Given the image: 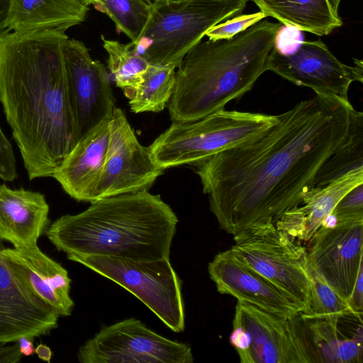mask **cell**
<instances>
[{
	"label": "cell",
	"instance_id": "6da1fadb",
	"mask_svg": "<svg viewBox=\"0 0 363 363\" xmlns=\"http://www.w3.org/2000/svg\"><path fill=\"white\" fill-rule=\"evenodd\" d=\"M354 109L349 100L315 94L257 137L196 164L220 228L235 236L275 224L300 206L322 164L347 139Z\"/></svg>",
	"mask_w": 363,
	"mask_h": 363
},
{
	"label": "cell",
	"instance_id": "7a4b0ae2",
	"mask_svg": "<svg viewBox=\"0 0 363 363\" xmlns=\"http://www.w3.org/2000/svg\"><path fill=\"white\" fill-rule=\"evenodd\" d=\"M65 31L0 38V101L30 180L52 177L77 143L62 55Z\"/></svg>",
	"mask_w": 363,
	"mask_h": 363
},
{
	"label": "cell",
	"instance_id": "3957f363",
	"mask_svg": "<svg viewBox=\"0 0 363 363\" xmlns=\"http://www.w3.org/2000/svg\"><path fill=\"white\" fill-rule=\"evenodd\" d=\"M178 218L148 191L104 198L74 215L56 219L45 232L68 256H108L132 260L169 257Z\"/></svg>",
	"mask_w": 363,
	"mask_h": 363
},
{
	"label": "cell",
	"instance_id": "277c9868",
	"mask_svg": "<svg viewBox=\"0 0 363 363\" xmlns=\"http://www.w3.org/2000/svg\"><path fill=\"white\" fill-rule=\"evenodd\" d=\"M281 23L260 21L235 36L201 41L177 67L167 108L172 122L200 119L240 99L267 71Z\"/></svg>",
	"mask_w": 363,
	"mask_h": 363
},
{
	"label": "cell",
	"instance_id": "5b68a950",
	"mask_svg": "<svg viewBox=\"0 0 363 363\" xmlns=\"http://www.w3.org/2000/svg\"><path fill=\"white\" fill-rule=\"evenodd\" d=\"M277 119V115L223 109L196 121L172 122L148 149L155 164L164 170L196 166L257 137Z\"/></svg>",
	"mask_w": 363,
	"mask_h": 363
},
{
	"label": "cell",
	"instance_id": "8992f818",
	"mask_svg": "<svg viewBox=\"0 0 363 363\" xmlns=\"http://www.w3.org/2000/svg\"><path fill=\"white\" fill-rule=\"evenodd\" d=\"M248 0L153 1L150 21L132 44L151 65L177 67L187 52L216 24L238 15Z\"/></svg>",
	"mask_w": 363,
	"mask_h": 363
},
{
	"label": "cell",
	"instance_id": "52a82bcc",
	"mask_svg": "<svg viewBox=\"0 0 363 363\" xmlns=\"http://www.w3.org/2000/svg\"><path fill=\"white\" fill-rule=\"evenodd\" d=\"M233 238L232 253L306 313L310 303L306 248L271 222L252 225Z\"/></svg>",
	"mask_w": 363,
	"mask_h": 363
},
{
	"label": "cell",
	"instance_id": "ba28073f",
	"mask_svg": "<svg viewBox=\"0 0 363 363\" xmlns=\"http://www.w3.org/2000/svg\"><path fill=\"white\" fill-rule=\"evenodd\" d=\"M242 363L315 362L307 323L237 302L230 336Z\"/></svg>",
	"mask_w": 363,
	"mask_h": 363
},
{
	"label": "cell",
	"instance_id": "9c48e42d",
	"mask_svg": "<svg viewBox=\"0 0 363 363\" xmlns=\"http://www.w3.org/2000/svg\"><path fill=\"white\" fill-rule=\"evenodd\" d=\"M67 257L130 292L172 331H184L185 313L181 280L169 257L155 260L94 255Z\"/></svg>",
	"mask_w": 363,
	"mask_h": 363
},
{
	"label": "cell",
	"instance_id": "30bf717a",
	"mask_svg": "<svg viewBox=\"0 0 363 363\" xmlns=\"http://www.w3.org/2000/svg\"><path fill=\"white\" fill-rule=\"evenodd\" d=\"M82 363H192L191 347L126 318L102 328L77 352Z\"/></svg>",
	"mask_w": 363,
	"mask_h": 363
},
{
	"label": "cell",
	"instance_id": "8fae6325",
	"mask_svg": "<svg viewBox=\"0 0 363 363\" xmlns=\"http://www.w3.org/2000/svg\"><path fill=\"white\" fill-rule=\"evenodd\" d=\"M62 55L78 143L112 117L116 99L106 68L83 42L67 38Z\"/></svg>",
	"mask_w": 363,
	"mask_h": 363
},
{
	"label": "cell",
	"instance_id": "7c38bea8",
	"mask_svg": "<svg viewBox=\"0 0 363 363\" xmlns=\"http://www.w3.org/2000/svg\"><path fill=\"white\" fill-rule=\"evenodd\" d=\"M164 171L152 160L148 147L139 143L123 111L115 107L105 162L91 203L148 191Z\"/></svg>",
	"mask_w": 363,
	"mask_h": 363
},
{
	"label": "cell",
	"instance_id": "4fadbf2b",
	"mask_svg": "<svg viewBox=\"0 0 363 363\" xmlns=\"http://www.w3.org/2000/svg\"><path fill=\"white\" fill-rule=\"evenodd\" d=\"M272 71L296 86L311 89L315 94L348 100L350 84L362 83V61L354 59V66L341 62L320 40L301 43L294 52H280L275 46L268 62Z\"/></svg>",
	"mask_w": 363,
	"mask_h": 363
},
{
	"label": "cell",
	"instance_id": "5bb4252c",
	"mask_svg": "<svg viewBox=\"0 0 363 363\" xmlns=\"http://www.w3.org/2000/svg\"><path fill=\"white\" fill-rule=\"evenodd\" d=\"M308 242L309 261L347 301L363 267V221L323 224Z\"/></svg>",
	"mask_w": 363,
	"mask_h": 363
},
{
	"label": "cell",
	"instance_id": "9a60e30c",
	"mask_svg": "<svg viewBox=\"0 0 363 363\" xmlns=\"http://www.w3.org/2000/svg\"><path fill=\"white\" fill-rule=\"evenodd\" d=\"M0 255L26 289L48 305L59 316L72 314L74 303L70 296L68 272L37 244L0 250Z\"/></svg>",
	"mask_w": 363,
	"mask_h": 363
},
{
	"label": "cell",
	"instance_id": "2e32d148",
	"mask_svg": "<svg viewBox=\"0 0 363 363\" xmlns=\"http://www.w3.org/2000/svg\"><path fill=\"white\" fill-rule=\"evenodd\" d=\"M0 240V250L4 247ZM59 315L28 291L0 255V344L48 335L57 328Z\"/></svg>",
	"mask_w": 363,
	"mask_h": 363
},
{
	"label": "cell",
	"instance_id": "e0dca14e",
	"mask_svg": "<svg viewBox=\"0 0 363 363\" xmlns=\"http://www.w3.org/2000/svg\"><path fill=\"white\" fill-rule=\"evenodd\" d=\"M208 272L217 291L275 315L293 318L301 313L297 306L260 274L230 251L218 253Z\"/></svg>",
	"mask_w": 363,
	"mask_h": 363
},
{
	"label": "cell",
	"instance_id": "ac0fdd59",
	"mask_svg": "<svg viewBox=\"0 0 363 363\" xmlns=\"http://www.w3.org/2000/svg\"><path fill=\"white\" fill-rule=\"evenodd\" d=\"M111 118L79 140L52 175L63 190L77 201H92L108 151Z\"/></svg>",
	"mask_w": 363,
	"mask_h": 363
},
{
	"label": "cell",
	"instance_id": "d6986e66",
	"mask_svg": "<svg viewBox=\"0 0 363 363\" xmlns=\"http://www.w3.org/2000/svg\"><path fill=\"white\" fill-rule=\"evenodd\" d=\"M361 184L363 167L351 170L324 186L313 187L304 194L301 204L286 212L275 225L293 239L308 242L338 202Z\"/></svg>",
	"mask_w": 363,
	"mask_h": 363
},
{
	"label": "cell",
	"instance_id": "ffe728a7",
	"mask_svg": "<svg viewBox=\"0 0 363 363\" xmlns=\"http://www.w3.org/2000/svg\"><path fill=\"white\" fill-rule=\"evenodd\" d=\"M45 195L0 185V240L14 247L37 244L50 223Z\"/></svg>",
	"mask_w": 363,
	"mask_h": 363
},
{
	"label": "cell",
	"instance_id": "44dd1931",
	"mask_svg": "<svg viewBox=\"0 0 363 363\" xmlns=\"http://www.w3.org/2000/svg\"><path fill=\"white\" fill-rule=\"evenodd\" d=\"M91 0H10L11 32L67 29L86 19Z\"/></svg>",
	"mask_w": 363,
	"mask_h": 363
},
{
	"label": "cell",
	"instance_id": "7402d4cb",
	"mask_svg": "<svg viewBox=\"0 0 363 363\" xmlns=\"http://www.w3.org/2000/svg\"><path fill=\"white\" fill-rule=\"evenodd\" d=\"M266 17L316 35H328L342 26L328 0H251Z\"/></svg>",
	"mask_w": 363,
	"mask_h": 363
},
{
	"label": "cell",
	"instance_id": "603a6c76",
	"mask_svg": "<svg viewBox=\"0 0 363 363\" xmlns=\"http://www.w3.org/2000/svg\"><path fill=\"white\" fill-rule=\"evenodd\" d=\"M305 318L315 362H362V337L340 339L337 329L333 328L328 323L318 319Z\"/></svg>",
	"mask_w": 363,
	"mask_h": 363
},
{
	"label": "cell",
	"instance_id": "cb8c5ba5",
	"mask_svg": "<svg viewBox=\"0 0 363 363\" xmlns=\"http://www.w3.org/2000/svg\"><path fill=\"white\" fill-rule=\"evenodd\" d=\"M363 167V113L353 110L346 141L324 162L313 187L324 186L357 168Z\"/></svg>",
	"mask_w": 363,
	"mask_h": 363
},
{
	"label": "cell",
	"instance_id": "d4e9b609",
	"mask_svg": "<svg viewBox=\"0 0 363 363\" xmlns=\"http://www.w3.org/2000/svg\"><path fill=\"white\" fill-rule=\"evenodd\" d=\"M103 48L108 55L107 65L118 87L129 99L143 80L151 64L134 49L129 43L123 44L118 40L101 36Z\"/></svg>",
	"mask_w": 363,
	"mask_h": 363
},
{
	"label": "cell",
	"instance_id": "484cf974",
	"mask_svg": "<svg viewBox=\"0 0 363 363\" xmlns=\"http://www.w3.org/2000/svg\"><path fill=\"white\" fill-rule=\"evenodd\" d=\"M177 67L150 65L143 80L129 99L132 112H160L167 106L175 83Z\"/></svg>",
	"mask_w": 363,
	"mask_h": 363
},
{
	"label": "cell",
	"instance_id": "4316f807",
	"mask_svg": "<svg viewBox=\"0 0 363 363\" xmlns=\"http://www.w3.org/2000/svg\"><path fill=\"white\" fill-rule=\"evenodd\" d=\"M307 272L310 283V303L308 311L301 315L306 318L321 320L337 329L342 318L354 315L349 303L324 279L308 258Z\"/></svg>",
	"mask_w": 363,
	"mask_h": 363
},
{
	"label": "cell",
	"instance_id": "83f0119b",
	"mask_svg": "<svg viewBox=\"0 0 363 363\" xmlns=\"http://www.w3.org/2000/svg\"><path fill=\"white\" fill-rule=\"evenodd\" d=\"M152 9V0H104L98 11L107 15L116 30L135 44L149 22Z\"/></svg>",
	"mask_w": 363,
	"mask_h": 363
},
{
	"label": "cell",
	"instance_id": "f1b7e54d",
	"mask_svg": "<svg viewBox=\"0 0 363 363\" xmlns=\"http://www.w3.org/2000/svg\"><path fill=\"white\" fill-rule=\"evenodd\" d=\"M327 220L333 222L323 224L363 221V184L348 192L338 202Z\"/></svg>",
	"mask_w": 363,
	"mask_h": 363
},
{
	"label": "cell",
	"instance_id": "f546056e",
	"mask_svg": "<svg viewBox=\"0 0 363 363\" xmlns=\"http://www.w3.org/2000/svg\"><path fill=\"white\" fill-rule=\"evenodd\" d=\"M265 18L261 11L236 15L211 28L206 35L211 40L230 39Z\"/></svg>",
	"mask_w": 363,
	"mask_h": 363
},
{
	"label": "cell",
	"instance_id": "4dcf8cb0",
	"mask_svg": "<svg viewBox=\"0 0 363 363\" xmlns=\"http://www.w3.org/2000/svg\"><path fill=\"white\" fill-rule=\"evenodd\" d=\"M17 177V165L13 147L0 126V179L4 182H13Z\"/></svg>",
	"mask_w": 363,
	"mask_h": 363
},
{
	"label": "cell",
	"instance_id": "1f68e13d",
	"mask_svg": "<svg viewBox=\"0 0 363 363\" xmlns=\"http://www.w3.org/2000/svg\"><path fill=\"white\" fill-rule=\"evenodd\" d=\"M353 315L362 323L363 311V267L359 272L351 296L347 301Z\"/></svg>",
	"mask_w": 363,
	"mask_h": 363
},
{
	"label": "cell",
	"instance_id": "d6a6232c",
	"mask_svg": "<svg viewBox=\"0 0 363 363\" xmlns=\"http://www.w3.org/2000/svg\"><path fill=\"white\" fill-rule=\"evenodd\" d=\"M19 346L17 342L12 345H0V363H17L22 358Z\"/></svg>",
	"mask_w": 363,
	"mask_h": 363
},
{
	"label": "cell",
	"instance_id": "836d02e7",
	"mask_svg": "<svg viewBox=\"0 0 363 363\" xmlns=\"http://www.w3.org/2000/svg\"><path fill=\"white\" fill-rule=\"evenodd\" d=\"M10 0H0V38L10 33L7 26V18Z\"/></svg>",
	"mask_w": 363,
	"mask_h": 363
},
{
	"label": "cell",
	"instance_id": "e575fe53",
	"mask_svg": "<svg viewBox=\"0 0 363 363\" xmlns=\"http://www.w3.org/2000/svg\"><path fill=\"white\" fill-rule=\"evenodd\" d=\"M20 351L24 356H30L35 353L33 346V339L28 337H21L17 341Z\"/></svg>",
	"mask_w": 363,
	"mask_h": 363
},
{
	"label": "cell",
	"instance_id": "d590c367",
	"mask_svg": "<svg viewBox=\"0 0 363 363\" xmlns=\"http://www.w3.org/2000/svg\"><path fill=\"white\" fill-rule=\"evenodd\" d=\"M35 353L38 357L48 363L52 357V352L49 347L44 344H39L35 348Z\"/></svg>",
	"mask_w": 363,
	"mask_h": 363
},
{
	"label": "cell",
	"instance_id": "8d00e7d4",
	"mask_svg": "<svg viewBox=\"0 0 363 363\" xmlns=\"http://www.w3.org/2000/svg\"><path fill=\"white\" fill-rule=\"evenodd\" d=\"M333 9L338 12V9L342 0H328Z\"/></svg>",
	"mask_w": 363,
	"mask_h": 363
},
{
	"label": "cell",
	"instance_id": "74e56055",
	"mask_svg": "<svg viewBox=\"0 0 363 363\" xmlns=\"http://www.w3.org/2000/svg\"><path fill=\"white\" fill-rule=\"evenodd\" d=\"M161 1H163L165 2H174V1H182V0H161Z\"/></svg>",
	"mask_w": 363,
	"mask_h": 363
},
{
	"label": "cell",
	"instance_id": "f35d334b",
	"mask_svg": "<svg viewBox=\"0 0 363 363\" xmlns=\"http://www.w3.org/2000/svg\"><path fill=\"white\" fill-rule=\"evenodd\" d=\"M160 1V0H153V1Z\"/></svg>",
	"mask_w": 363,
	"mask_h": 363
},
{
	"label": "cell",
	"instance_id": "ab89813d",
	"mask_svg": "<svg viewBox=\"0 0 363 363\" xmlns=\"http://www.w3.org/2000/svg\"><path fill=\"white\" fill-rule=\"evenodd\" d=\"M248 1H251V0H248Z\"/></svg>",
	"mask_w": 363,
	"mask_h": 363
},
{
	"label": "cell",
	"instance_id": "60d3db41",
	"mask_svg": "<svg viewBox=\"0 0 363 363\" xmlns=\"http://www.w3.org/2000/svg\"><path fill=\"white\" fill-rule=\"evenodd\" d=\"M152 1H153V0H152Z\"/></svg>",
	"mask_w": 363,
	"mask_h": 363
}]
</instances>
